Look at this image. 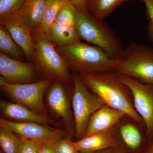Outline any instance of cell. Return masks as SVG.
<instances>
[{
  "label": "cell",
  "instance_id": "cell-5",
  "mask_svg": "<svg viewBox=\"0 0 153 153\" xmlns=\"http://www.w3.org/2000/svg\"><path fill=\"white\" fill-rule=\"evenodd\" d=\"M115 72L153 85V47L131 43L124 48Z\"/></svg>",
  "mask_w": 153,
  "mask_h": 153
},
{
  "label": "cell",
  "instance_id": "cell-20",
  "mask_svg": "<svg viewBox=\"0 0 153 153\" xmlns=\"http://www.w3.org/2000/svg\"><path fill=\"white\" fill-rule=\"evenodd\" d=\"M67 2L66 0H47L41 27L37 33L47 35L60 10Z\"/></svg>",
  "mask_w": 153,
  "mask_h": 153
},
{
  "label": "cell",
  "instance_id": "cell-30",
  "mask_svg": "<svg viewBox=\"0 0 153 153\" xmlns=\"http://www.w3.org/2000/svg\"><path fill=\"white\" fill-rule=\"evenodd\" d=\"M79 153H117L113 148H108L101 150L91 152H79Z\"/></svg>",
  "mask_w": 153,
  "mask_h": 153
},
{
  "label": "cell",
  "instance_id": "cell-6",
  "mask_svg": "<svg viewBox=\"0 0 153 153\" xmlns=\"http://www.w3.org/2000/svg\"><path fill=\"white\" fill-rule=\"evenodd\" d=\"M73 93L71 106L74 116L75 136L78 140L84 137L91 117L104 102L85 85L79 74L72 75Z\"/></svg>",
  "mask_w": 153,
  "mask_h": 153
},
{
  "label": "cell",
  "instance_id": "cell-26",
  "mask_svg": "<svg viewBox=\"0 0 153 153\" xmlns=\"http://www.w3.org/2000/svg\"><path fill=\"white\" fill-rule=\"evenodd\" d=\"M23 140L22 148L19 153H39L43 144L40 143Z\"/></svg>",
  "mask_w": 153,
  "mask_h": 153
},
{
  "label": "cell",
  "instance_id": "cell-29",
  "mask_svg": "<svg viewBox=\"0 0 153 153\" xmlns=\"http://www.w3.org/2000/svg\"><path fill=\"white\" fill-rule=\"evenodd\" d=\"M141 153H153V138L149 140L146 147Z\"/></svg>",
  "mask_w": 153,
  "mask_h": 153
},
{
  "label": "cell",
  "instance_id": "cell-8",
  "mask_svg": "<svg viewBox=\"0 0 153 153\" xmlns=\"http://www.w3.org/2000/svg\"><path fill=\"white\" fill-rule=\"evenodd\" d=\"M116 142L117 153H141L149 142L144 125L126 115L111 130Z\"/></svg>",
  "mask_w": 153,
  "mask_h": 153
},
{
  "label": "cell",
  "instance_id": "cell-10",
  "mask_svg": "<svg viewBox=\"0 0 153 153\" xmlns=\"http://www.w3.org/2000/svg\"><path fill=\"white\" fill-rule=\"evenodd\" d=\"M0 126L5 127L23 139L53 145L65 137L66 132L36 123H19L1 118Z\"/></svg>",
  "mask_w": 153,
  "mask_h": 153
},
{
  "label": "cell",
  "instance_id": "cell-16",
  "mask_svg": "<svg viewBox=\"0 0 153 153\" xmlns=\"http://www.w3.org/2000/svg\"><path fill=\"white\" fill-rule=\"evenodd\" d=\"M126 115L120 111L105 105L91 116L83 137L110 131Z\"/></svg>",
  "mask_w": 153,
  "mask_h": 153
},
{
  "label": "cell",
  "instance_id": "cell-22",
  "mask_svg": "<svg viewBox=\"0 0 153 153\" xmlns=\"http://www.w3.org/2000/svg\"><path fill=\"white\" fill-rule=\"evenodd\" d=\"M23 140L5 127L0 126V145L4 153H19Z\"/></svg>",
  "mask_w": 153,
  "mask_h": 153
},
{
  "label": "cell",
  "instance_id": "cell-18",
  "mask_svg": "<svg viewBox=\"0 0 153 153\" xmlns=\"http://www.w3.org/2000/svg\"><path fill=\"white\" fill-rule=\"evenodd\" d=\"M73 144L79 152H91L114 147L116 142L110 131L84 137Z\"/></svg>",
  "mask_w": 153,
  "mask_h": 153
},
{
  "label": "cell",
  "instance_id": "cell-31",
  "mask_svg": "<svg viewBox=\"0 0 153 153\" xmlns=\"http://www.w3.org/2000/svg\"><path fill=\"white\" fill-rule=\"evenodd\" d=\"M0 153H4V152H3L2 151V150L1 149V151H0Z\"/></svg>",
  "mask_w": 153,
  "mask_h": 153
},
{
  "label": "cell",
  "instance_id": "cell-4",
  "mask_svg": "<svg viewBox=\"0 0 153 153\" xmlns=\"http://www.w3.org/2000/svg\"><path fill=\"white\" fill-rule=\"evenodd\" d=\"M36 42L33 60L38 72L45 79L59 81L64 84L73 82L64 59L47 35L41 33L33 34Z\"/></svg>",
  "mask_w": 153,
  "mask_h": 153
},
{
  "label": "cell",
  "instance_id": "cell-23",
  "mask_svg": "<svg viewBox=\"0 0 153 153\" xmlns=\"http://www.w3.org/2000/svg\"><path fill=\"white\" fill-rule=\"evenodd\" d=\"M26 0H0V24L18 13Z\"/></svg>",
  "mask_w": 153,
  "mask_h": 153
},
{
  "label": "cell",
  "instance_id": "cell-15",
  "mask_svg": "<svg viewBox=\"0 0 153 153\" xmlns=\"http://www.w3.org/2000/svg\"><path fill=\"white\" fill-rule=\"evenodd\" d=\"M1 113L7 120L19 123L33 122L50 126L55 123L48 115H44L15 102H10L1 99Z\"/></svg>",
  "mask_w": 153,
  "mask_h": 153
},
{
  "label": "cell",
  "instance_id": "cell-28",
  "mask_svg": "<svg viewBox=\"0 0 153 153\" xmlns=\"http://www.w3.org/2000/svg\"><path fill=\"white\" fill-rule=\"evenodd\" d=\"M39 153H55L53 145L44 144Z\"/></svg>",
  "mask_w": 153,
  "mask_h": 153
},
{
  "label": "cell",
  "instance_id": "cell-17",
  "mask_svg": "<svg viewBox=\"0 0 153 153\" xmlns=\"http://www.w3.org/2000/svg\"><path fill=\"white\" fill-rule=\"evenodd\" d=\"M47 0H26L16 15L30 27L35 34L42 23Z\"/></svg>",
  "mask_w": 153,
  "mask_h": 153
},
{
  "label": "cell",
  "instance_id": "cell-2",
  "mask_svg": "<svg viewBox=\"0 0 153 153\" xmlns=\"http://www.w3.org/2000/svg\"><path fill=\"white\" fill-rule=\"evenodd\" d=\"M56 47L69 70L82 74L115 72L120 59L111 58L102 49L81 41Z\"/></svg>",
  "mask_w": 153,
  "mask_h": 153
},
{
  "label": "cell",
  "instance_id": "cell-9",
  "mask_svg": "<svg viewBox=\"0 0 153 153\" xmlns=\"http://www.w3.org/2000/svg\"><path fill=\"white\" fill-rule=\"evenodd\" d=\"M117 73L121 81L131 91L134 107L143 120L149 140L152 139L153 138V85Z\"/></svg>",
  "mask_w": 153,
  "mask_h": 153
},
{
  "label": "cell",
  "instance_id": "cell-12",
  "mask_svg": "<svg viewBox=\"0 0 153 153\" xmlns=\"http://www.w3.org/2000/svg\"><path fill=\"white\" fill-rule=\"evenodd\" d=\"M47 100L48 107L55 116L62 121L68 137L71 139L74 137L75 126L73 111L63 82H53L48 88Z\"/></svg>",
  "mask_w": 153,
  "mask_h": 153
},
{
  "label": "cell",
  "instance_id": "cell-3",
  "mask_svg": "<svg viewBox=\"0 0 153 153\" xmlns=\"http://www.w3.org/2000/svg\"><path fill=\"white\" fill-rule=\"evenodd\" d=\"M75 23L81 40L99 47L113 59L122 57L124 48L121 41L103 20L76 9Z\"/></svg>",
  "mask_w": 153,
  "mask_h": 153
},
{
  "label": "cell",
  "instance_id": "cell-21",
  "mask_svg": "<svg viewBox=\"0 0 153 153\" xmlns=\"http://www.w3.org/2000/svg\"><path fill=\"white\" fill-rule=\"evenodd\" d=\"M0 51L2 53L20 60H22L24 52L12 38L7 29L0 25Z\"/></svg>",
  "mask_w": 153,
  "mask_h": 153
},
{
  "label": "cell",
  "instance_id": "cell-14",
  "mask_svg": "<svg viewBox=\"0 0 153 153\" xmlns=\"http://www.w3.org/2000/svg\"><path fill=\"white\" fill-rule=\"evenodd\" d=\"M12 38L21 48L28 60L33 61L35 52V38L32 30L16 14L2 23Z\"/></svg>",
  "mask_w": 153,
  "mask_h": 153
},
{
  "label": "cell",
  "instance_id": "cell-27",
  "mask_svg": "<svg viewBox=\"0 0 153 153\" xmlns=\"http://www.w3.org/2000/svg\"><path fill=\"white\" fill-rule=\"evenodd\" d=\"M77 10L83 12H88V7L90 0H66ZM89 13V12H88Z\"/></svg>",
  "mask_w": 153,
  "mask_h": 153
},
{
  "label": "cell",
  "instance_id": "cell-25",
  "mask_svg": "<svg viewBox=\"0 0 153 153\" xmlns=\"http://www.w3.org/2000/svg\"><path fill=\"white\" fill-rule=\"evenodd\" d=\"M143 2L146 7V15L147 19V27L148 38L153 43V0H139Z\"/></svg>",
  "mask_w": 153,
  "mask_h": 153
},
{
  "label": "cell",
  "instance_id": "cell-11",
  "mask_svg": "<svg viewBox=\"0 0 153 153\" xmlns=\"http://www.w3.org/2000/svg\"><path fill=\"white\" fill-rule=\"evenodd\" d=\"M75 10L70 3H65L46 35L55 47L80 41L75 23Z\"/></svg>",
  "mask_w": 153,
  "mask_h": 153
},
{
  "label": "cell",
  "instance_id": "cell-1",
  "mask_svg": "<svg viewBox=\"0 0 153 153\" xmlns=\"http://www.w3.org/2000/svg\"><path fill=\"white\" fill-rule=\"evenodd\" d=\"M79 74L88 89L105 104L120 111L145 126L142 118L134 107L131 91L119 79L116 72Z\"/></svg>",
  "mask_w": 153,
  "mask_h": 153
},
{
  "label": "cell",
  "instance_id": "cell-24",
  "mask_svg": "<svg viewBox=\"0 0 153 153\" xmlns=\"http://www.w3.org/2000/svg\"><path fill=\"white\" fill-rule=\"evenodd\" d=\"M55 153H79L69 137H65L53 145Z\"/></svg>",
  "mask_w": 153,
  "mask_h": 153
},
{
  "label": "cell",
  "instance_id": "cell-7",
  "mask_svg": "<svg viewBox=\"0 0 153 153\" xmlns=\"http://www.w3.org/2000/svg\"><path fill=\"white\" fill-rule=\"evenodd\" d=\"M54 81L44 79L32 83L11 84L0 77V86L13 102L23 105L40 114L47 115L44 95Z\"/></svg>",
  "mask_w": 153,
  "mask_h": 153
},
{
  "label": "cell",
  "instance_id": "cell-13",
  "mask_svg": "<svg viewBox=\"0 0 153 153\" xmlns=\"http://www.w3.org/2000/svg\"><path fill=\"white\" fill-rule=\"evenodd\" d=\"M34 63L23 62L0 52V75L11 84L32 83L39 81Z\"/></svg>",
  "mask_w": 153,
  "mask_h": 153
},
{
  "label": "cell",
  "instance_id": "cell-19",
  "mask_svg": "<svg viewBox=\"0 0 153 153\" xmlns=\"http://www.w3.org/2000/svg\"><path fill=\"white\" fill-rule=\"evenodd\" d=\"M130 0H90L88 12L97 19L103 20L123 3Z\"/></svg>",
  "mask_w": 153,
  "mask_h": 153
}]
</instances>
